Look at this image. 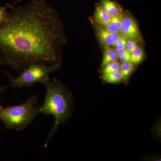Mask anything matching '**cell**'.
I'll use <instances>...</instances> for the list:
<instances>
[{
	"label": "cell",
	"mask_w": 161,
	"mask_h": 161,
	"mask_svg": "<svg viewBox=\"0 0 161 161\" xmlns=\"http://www.w3.org/2000/svg\"><path fill=\"white\" fill-rule=\"evenodd\" d=\"M124 15L125 13L123 12L118 15L112 17L109 23L103 27L113 33H119Z\"/></svg>",
	"instance_id": "9c48e42d"
},
{
	"label": "cell",
	"mask_w": 161,
	"mask_h": 161,
	"mask_svg": "<svg viewBox=\"0 0 161 161\" xmlns=\"http://www.w3.org/2000/svg\"><path fill=\"white\" fill-rule=\"evenodd\" d=\"M145 54L142 48L138 47L131 53V62L135 64H140L142 62Z\"/></svg>",
	"instance_id": "4fadbf2b"
},
{
	"label": "cell",
	"mask_w": 161,
	"mask_h": 161,
	"mask_svg": "<svg viewBox=\"0 0 161 161\" xmlns=\"http://www.w3.org/2000/svg\"><path fill=\"white\" fill-rule=\"evenodd\" d=\"M123 80L127 82L134 70V64L132 62H123L120 64V69Z\"/></svg>",
	"instance_id": "8fae6325"
},
{
	"label": "cell",
	"mask_w": 161,
	"mask_h": 161,
	"mask_svg": "<svg viewBox=\"0 0 161 161\" xmlns=\"http://www.w3.org/2000/svg\"><path fill=\"white\" fill-rule=\"evenodd\" d=\"M118 59L123 62H131V53L125 48L121 50L117 51Z\"/></svg>",
	"instance_id": "9a60e30c"
},
{
	"label": "cell",
	"mask_w": 161,
	"mask_h": 161,
	"mask_svg": "<svg viewBox=\"0 0 161 161\" xmlns=\"http://www.w3.org/2000/svg\"><path fill=\"white\" fill-rule=\"evenodd\" d=\"M3 90V88L0 89V93H1V92H2V91ZM3 108L2 106H1V105H0V108Z\"/></svg>",
	"instance_id": "d6986e66"
},
{
	"label": "cell",
	"mask_w": 161,
	"mask_h": 161,
	"mask_svg": "<svg viewBox=\"0 0 161 161\" xmlns=\"http://www.w3.org/2000/svg\"><path fill=\"white\" fill-rule=\"evenodd\" d=\"M127 39L121 36L114 45V48L116 51L121 50L125 48Z\"/></svg>",
	"instance_id": "e0dca14e"
},
{
	"label": "cell",
	"mask_w": 161,
	"mask_h": 161,
	"mask_svg": "<svg viewBox=\"0 0 161 161\" xmlns=\"http://www.w3.org/2000/svg\"><path fill=\"white\" fill-rule=\"evenodd\" d=\"M120 64L118 61L108 64L102 67V75H105L118 71L120 69Z\"/></svg>",
	"instance_id": "5bb4252c"
},
{
	"label": "cell",
	"mask_w": 161,
	"mask_h": 161,
	"mask_svg": "<svg viewBox=\"0 0 161 161\" xmlns=\"http://www.w3.org/2000/svg\"><path fill=\"white\" fill-rule=\"evenodd\" d=\"M10 5H6V6H0V25L5 23L8 18V9L9 8Z\"/></svg>",
	"instance_id": "2e32d148"
},
{
	"label": "cell",
	"mask_w": 161,
	"mask_h": 161,
	"mask_svg": "<svg viewBox=\"0 0 161 161\" xmlns=\"http://www.w3.org/2000/svg\"><path fill=\"white\" fill-rule=\"evenodd\" d=\"M94 17L96 24L102 26H104L107 25L109 23L112 19L111 16L100 5H98L95 8Z\"/></svg>",
	"instance_id": "ba28073f"
},
{
	"label": "cell",
	"mask_w": 161,
	"mask_h": 161,
	"mask_svg": "<svg viewBox=\"0 0 161 161\" xmlns=\"http://www.w3.org/2000/svg\"><path fill=\"white\" fill-rule=\"evenodd\" d=\"M117 51L111 46H104L103 57L101 63V68L108 64L118 61Z\"/></svg>",
	"instance_id": "30bf717a"
},
{
	"label": "cell",
	"mask_w": 161,
	"mask_h": 161,
	"mask_svg": "<svg viewBox=\"0 0 161 161\" xmlns=\"http://www.w3.org/2000/svg\"><path fill=\"white\" fill-rule=\"evenodd\" d=\"M119 34L127 40H142V35L137 23L131 15L125 13Z\"/></svg>",
	"instance_id": "5b68a950"
},
{
	"label": "cell",
	"mask_w": 161,
	"mask_h": 161,
	"mask_svg": "<svg viewBox=\"0 0 161 161\" xmlns=\"http://www.w3.org/2000/svg\"><path fill=\"white\" fill-rule=\"evenodd\" d=\"M39 114L40 106L36 96L33 95L19 105L0 108V120L6 129L21 131L28 126Z\"/></svg>",
	"instance_id": "3957f363"
},
{
	"label": "cell",
	"mask_w": 161,
	"mask_h": 161,
	"mask_svg": "<svg viewBox=\"0 0 161 161\" xmlns=\"http://www.w3.org/2000/svg\"><path fill=\"white\" fill-rule=\"evenodd\" d=\"M138 42L136 40H127L125 49L130 53H132L138 47Z\"/></svg>",
	"instance_id": "ac0fdd59"
},
{
	"label": "cell",
	"mask_w": 161,
	"mask_h": 161,
	"mask_svg": "<svg viewBox=\"0 0 161 161\" xmlns=\"http://www.w3.org/2000/svg\"><path fill=\"white\" fill-rule=\"evenodd\" d=\"M99 5L112 18L123 12L119 5L112 0H100Z\"/></svg>",
	"instance_id": "52a82bcc"
},
{
	"label": "cell",
	"mask_w": 161,
	"mask_h": 161,
	"mask_svg": "<svg viewBox=\"0 0 161 161\" xmlns=\"http://www.w3.org/2000/svg\"><path fill=\"white\" fill-rule=\"evenodd\" d=\"M5 23L0 25V59L17 71L34 64L60 68L66 41L58 13L45 0H31L10 5Z\"/></svg>",
	"instance_id": "6da1fadb"
},
{
	"label": "cell",
	"mask_w": 161,
	"mask_h": 161,
	"mask_svg": "<svg viewBox=\"0 0 161 161\" xmlns=\"http://www.w3.org/2000/svg\"><path fill=\"white\" fill-rule=\"evenodd\" d=\"M46 87V94L43 105L40 106V114L52 115L55 118L54 125L47 136L45 147L61 125L70 117L72 111V96L63 84L56 79L50 78L43 83Z\"/></svg>",
	"instance_id": "7a4b0ae2"
},
{
	"label": "cell",
	"mask_w": 161,
	"mask_h": 161,
	"mask_svg": "<svg viewBox=\"0 0 161 161\" xmlns=\"http://www.w3.org/2000/svg\"><path fill=\"white\" fill-rule=\"evenodd\" d=\"M58 67L41 64H34L26 67L15 78H10V86L15 88L30 87L35 83L43 84L50 79L51 74L56 71Z\"/></svg>",
	"instance_id": "277c9868"
},
{
	"label": "cell",
	"mask_w": 161,
	"mask_h": 161,
	"mask_svg": "<svg viewBox=\"0 0 161 161\" xmlns=\"http://www.w3.org/2000/svg\"><path fill=\"white\" fill-rule=\"evenodd\" d=\"M95 26L96 36L101 44L103 46H114L122 36L120 34L113 33L98 24H95Z\"/></svg>",
	"instance_id": "8992f818"
},
{
	"label": "cell",
	"mask_w": 161,
	"mask_h": 161,
	"mask_svg": "<svg viewBox=\"0 0 161 161\" xmlns=\"http://www.w3.org/2000/svg\"><path fill=\"white\" fill-rule=\"evenodd\" d=\"M3 64V63H2V60H1V59H0V64Z\"/></svg>",
	"instance_id": "ffe728a7"
},
{
	"label": "cell",
	"mask_w": 161,
	"mask_h": 161,
	"mask_svg": "<svg viewBox=\"0 0 161 161\" xmlns=\"http://www.w3.org/2000/svg\"><path fill=\"white\" fill-rule=\"evenodd\" d=\"M102 78L105 82L110 84H118L123 80L122 75L120 70L102 75Z\"/></svg>",
	"instance_id": "7c38bea8"
}]
</instances>
